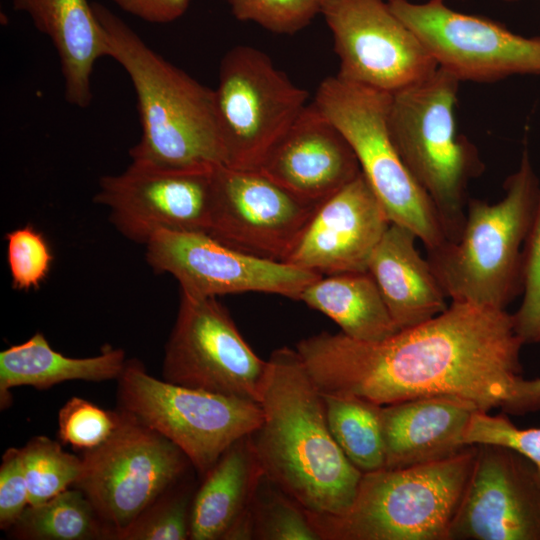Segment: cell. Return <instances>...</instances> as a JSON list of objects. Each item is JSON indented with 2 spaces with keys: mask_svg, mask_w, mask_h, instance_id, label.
<instances>
[{
  "mask_svg": "<svg viewBox=\"0 0 540 540\" xmlns=\"http://www.w3.org/2000/svg\"><path fill=\"white\" fill-rule=\"evenodd\" d=\"M317 207L257 170L220 165L207 233L244 253L285 262Z\"/></svg>",
  "mask_w": 540,
  "mask_h": 540,
  "instance_id": "cell-16",
  "label": "cell"
},
{
  "mask_svg": "<svg viewBox=\"0 0 540 540\" xmlns=\"http://www.w3.org/2000/svg\"><path fill=\"white\" fill-rule=\"evenodd\" d=\"M175 487L116 534L113 540L189 539L193 497L187 489L173 491Z\"/></svg>",
  "mask_w": 540,
  "mask_h": 540,
  "instance_id": "cell-30",
  "label": "cell"
},
{
  "mask_svg": "<svg viewBox=\"0 0 540 540\" xmlns=\"http://www.w3.org/2000/svg\"><path fill=\"white\" fill-rule=\"evenodd\" d=\"M215 168L174 169L131 161L123 172L100 178L94 202L108 208L122 236L143 245L159 230L207 233Z\"/></svg>",
  "mask_w": 540,
  "mask_h": 540,
  "instance_id": "cell-15",
  "label": "cell"
},
{
  "mask_svg": "<svg viewBox=\"0 0 540 540\" xmlns=\"http://www.w3.org/2000/svg\"><path fill=\"white\" fill-rule=\"evenodd\" d=\"M120 9L145 22L170 23L180 18L191 0H112Z\"/></svg>",
  "mask_w": 540,
  "mask_h": 540,
  "instance_id": "cell-37",
  "label": "cell"
},
{
  "mask_svg": "<svg viewBox=\"0 0 540 540\" xmlns=\"http://www.w3.org/2000/svg\"><path fill=\"white\" fill-rule=\"evenodd\" d=\"M390 223L360 173L318 205L285 262L322 276L365 272Z\"/></svg>",
  "mask_w": 540,
  "mask_h": 540,
  "instance_id": "cell-18",
  "label": "cell"
},
{
  "mask_svg": "<svg viewBox=\"0 0 540 540\" xmlns=\"http://www.w3.org/2000/svg\"><path fill=\"white\" fill-rule=\"evenodd\" d=\"M267 363L263 419L249 435L264 476L306 511L343 514L363 473L333 438L322 393L296 349L278 348Z\"/></svg>",
  "mask_w": 540,
  "mask_h": 540,
  "instance_id": "cell-2",
  "label": "cell"
},
{
  "mask_svg": "<svg viewBox=\"0 0 540 540\" xmlns=\"http://www.w3.org/2000/svg\"><path fill=\"white\" fill-rule=\"evenodd\" d=\"M5 239L12 287L17 290L38 288L47 277L53 261L45 238L32 226L26 225L8 232Z\"/></svg>",
  "mask_w": 540,
  "mask_h": 540,
  "instance_id": "cell-34",
  "label": "cell"
},
{
  "mask_svg": "<svg viewBox=\"0 0 540 540\" xmlns=\"http://www.w3.org/2000/svg\"><path fill=\"white\" fill-rule=\"evenodd\" d=\"M322 396L330 432L348 460L362 473L384 469L382 405L354 395Z\"/></svg>",
  "mask_w": 540,
  "mask_h": 540,
  "instance_id": "cell-26",
  "label": "cell"
},
{
  "mask_svg": "<svg viewBox=\"0 0 540 540\" xmlns=\"http://www.w3.org/2000/svg\"><path fill=\"white\" fill-rule=\"evenodd\" d=\"M308 96L261 50L238 45L226 52L214 89L226 165L257 170L308 105Z\"/></svg>",
  "mask_w": 540,
  "mask_h": 540,
  "instance_id": "cell-10",
  "label": "cell"
},
{
  "mask_svg": "<svg viewBox=\"0 0 540 540\" xmlns=\"http://www.w3.org/2000/svg\"><path fill=\"white\" fill-rule=\"evenodd\" d=\"M446 1V0H445Z\"/></svg>",
  "mask_w": 540,
  "mask_h": 540,
  "instance_id": "cell-41",
  "label": "cell"
},
{
  "mask_svg": "<svg viewBox=\"0 0 540 540\" xmlns=\"http://www.w3.org/2000/svg\"><path fill=\"white\" fill-rule=\"evenodd\" d=\"M504 1L514 2V1H519V0H504ZM539 1H540V0H539Z\"/></svg>",
  "mask_w": 540,
  "mask_h": 540,
  "instance_id": "cell-39",
  "label": "cell"
},
{
  "mask_svg": "<svg viewBox=\"0 0 540 540\" xmlns=\"http://www.w3.org/2000/svg\"><path fill=\"white\" fill-rule=\"evenodd\" d=\"M522 345L506 310L451 302L437 316L380 341L323 331L295 349L322 393L379 405L452 395L489 412L522 378Z\"/></svg>",
  "mask_w": 540,
  "mask_h": 540,
  "instance_id": "cell-1",
  "label": "cell"
},
{
  "mask_svg": "<svg viewBox=\"0 0 540 540\" xmlns=\"http://www.w3.org/2000/svg\"><path fill=\"white\" fill-rule=\"evenodd\" d=\"M29 505L20 448H8L0 466V529L10 530Z\"/></svg>",
  "mask_w": 540,
  "mask_h": 540,
  "instance_id": "cell-36",
  "label": "cell"
},
{
  "mask_svg": "<svg viewBox=\"0 0 540 540\" xmlns=\"http://www.w3.org/2000/svg\"><path fill=\"white\" fill-rule=\"evenodd\" d=\"M267 365L217 297L180 291L176 320L164 349L163 380L259 403Z\"/></svg>",
  "mask_w": 540,
  "mask_h": 540,
  "instance_id": "cell-11",
  "label": "cell"
},
{
  "mask_svg": "<svg viewBox=\"0 0 540 540\" xmlns=\"http://www.w3.org/2000/svg\"><path fill=\"white\" fill-rule=\"evenodd\" d=\"M29 491V505L43 503L75 484L83 468L82 458L66 452L59 442L35 436L20 448Z\"/></svg>",
  "mask_w": 540,
  "mask_h": 540,
  "instance_id": "cell-28",
  "label": "cell"
},
{
  "mask_svg": "<svg viewBox=\"0 0 540 540\" xmlns=\"http://www.w3.org/2000/svg\"><path fill=\"white\" fill-rule=\"evenodd\" d=\"M257 171L316 205L361 173L346 138L313 102L273 145Z\"/></svg>",
  "mask_w": 540,
  "mask_h": 540,
  "instance_id": "cell-19",
  "label": "cell"
},
{
  "mask_svg": "<svg viewBox=\"0 0 540 540\" xmlns=\"http://www.w3.org/2000/svg\"><path fill=\"white\" fill-rule=\"evenodd\" d=\"M448 540H540V473L520 453L479 444Z\"/></svg>",
  "mask_w": 540,
  "mask_h": 540,
  "instance_id": "cell-17",
  "label": "cell"
},
{
  "mask_svg": "<svg viewBox=\"0 0 540 540\" xmlns=\"http://www.w3.org/2000/svg\"><path fill=\"white\" fill-rule=\"evenodd\" d=\"M263 475L249 435L232 444L192 498L189 539L252 538L250 506Z\"/></svg>",
  "mask_w": 540,
  "mask_h": 540,
  "instance_id": "cell-21",
  "label": "cell"
},
{
  "mask_svg": "<svg viewBox=\"0 0 540 540\" xmlns=\"http://www.w3.org/2000/svg\"><path fill=\"white\" fill-rule=\"evenodd\" d=\"M325 0H226L240 21L253 22L278 34H294L304 29Z\"/></svg>",
  "mask_w": 540,
  "mask_h": 540,
  "instance_id": "cell-32",
  "label": "cell"
},
{
  "mask_svg": "<svg viewBox=\"0 0 540 540\" xmlns=\"http://www.w3.org/2000/svg\"><path fill=\"white\" fill-rule=\"evenodd\" d=\"M16 12L27 14L34 27L53 44L68 103L87 108L93 99L91 76L107 46L88 0H12Z\"/></svg>",
  "mask_w": 540,
  "mask_h": 540,
  "instance_id": "cell-23",
  "label": "cell"
},
{
  "mask_svg": "<svg viewBox=\"0 0 540 540\" xmlns=\"http://www.w3.org/2000/svg\"><path fill=\"white\" fill-rule=\"evenodd\" d=\"M417 239L411 230L390 223L367 269L399 330L423 323L449 306L429 261L416 248Z\"/></svg>",
  "mask_w": 540,
  "mask_h": 540,
  "instance_id": "cell-22",
  "label": "cell"
},
{
  "mask_svg": "<svg viewBox=\"0 0 540 540\" xmlns=\"http://www.w3.org/2000/svg\"><path fill=\"white\" fill-rule=\"evenodd\" d=\"M117 382L118 408L174 443L202 477L263 419L257 402L169 383L136 359Z\"/></svg>",
  "mask_w": 540,
  "mask_h": 540,
  "instance_id": "cell-8",
  "label": "cell"
},
{
  "mask_svg": "<svg viewBox=\"0 0 540 540\" xmlns=\"http://www.w3.org/2000/svg\"><path fill=\"white\" fill-rule=\"evenodd\" d=\"M299 301L356 340L380 341L399 330L368 271L321 276L306 286Z\"/></svg>",
  "mask_w": 540,
  "mask_h": 540,
  "instance_id": "cell-25",
  "label": "cell"
},
{
  "mask_svg": "<svg viewBox=\"0 0 540 540\" xmlns=\"http://www.w3.org/2000/svg\"><path fill=\"white\" fill-rule=\"evenodd\" d=\"M467 446L495 444L510 448L530 460L540 473V428H518L506 416L477 410L464 434Z\"/></svg>",
  "mask_w": 540,
  "mask_h": 540,
  "instance_id": "cell-35",
  "label": "cell"
},
{
  "mask_svg": "<svg viewBox=\"0 0 540 540\" xmlns=\"http://www.w3.org/2000/svg\"><path fill=\"white\" fill-rule=\"evenodd\" d=\"M438 66L460 82L492 83L540 74V35L523 36L491 19L462 13L445 0H388Z\"/></svg>",
  "mask_w": 540,
  "mask_h": 540,
  "instance_id": "cell-12",
  "label": "cell"
},
{
  "mask_svg": "<svg viewBox=\"0 0 540 540\" xmlns=\"http://www.w3.org/2000/svg\"><path fill=\"white\" fill-rule=\"evenodd\" d=\"M386 1H388V0H386Z\"/></svg>",
  "mask_w": 540,
  "mask_h": 540,
  "instance_id": "cell-40",
  "label": "cell"
},
{
  "mask_svg": "<svg viewBox=\"0 0 540 540\" xmlns=\"http://www.w3.org/2000/svg\"><path fill=\"white\" fill-rule=\"evenodd\" d=\"M119 411H108L74 396L58 413V437L74 449L88 451L104 443L118 424Z\"/></svg>",
  "mask_w": 540,
  "mask_h": 540,
  "instance_id": "cell-31",
  "label": "cell"
},
{
  "mask_svg": "<svg viewBox=\"0 0 540 540\" xmlns=\"http://www.w3.org/2000/svg\"><path fill=\"white\" fill-rule=\"evenodd\" d=\"M391 99L390 93L335 75L319 84L312 102L350 144L390 222L415 233L427 251L434 250L446 237L433 203L392 141L388 127Z\"/></svg>",
  "mask_w": 540,
  "mask_h": 540,
  "instance_id": "cell-7",
  "label": "cell"
},
{
  "mask_svg": "<svg viewBox=\"0 0 540 540\" xmlns=\"http://www.w3.org/2000/svg\"><path fill=\"white\" fill-rule=\"evenodd\" d=\"M505 413L525 414L540 410V377L519 379L510 397L500 407Z\"/></svg>",
  "mask_w": 540,
  "mask_h": 540,
  "instance_id": "cell-38",
  "label": "cell"
},
{
  "mask_svg": "<svg viewBox=\"0 0 540 540\" xmlns=\"http://www.w3.org/2000/svg\"><path fill=\"white\" fill-rule=\"evenodd\" d=\"M127 360L123 349L109 344L96 356L68 357L51 348L46 337L37 332L25 342L0 352L1 408L11 403L10 389L19 386L45 390L70 380H117Z\"/></svg>",
  "mask_w": 540,
  "mask_h": 540,
  "instance_id": "cell-24",
  "label": "cell"
},
{
  "mask_svg": "<svg viewBox=\"0 0 540 540\" xmlns=\"http://www.w3.org/2000/svg\"><path fill=\"white\" fill-rule=\"evenodd\" d=\"M250 523L252 539L320 540L306 510L264 475L250 506Z\"/></svg>",
  "mask_w": 540,
  "mask_h": 540,
  "instance_id": "cell-29",
  "label": "cell"
},
{
  "mask_svg": "<svg viewBox=\"0 0 540 540\" xmlns=\"http://www.w3.org/2000/svg\"><path fill=\"white\" fill-rule=\"evenodd\" d=\"M145 248L146 261L156 273L174 276L180 291L196 296L262 292L299 300L306 286L322 276L244 253L206 232L159 230Z\"/></svg>",
  "mask_w": 540,
  "mask_h": 540,
  "instance_id": "cell-14",
  "label": "cell"
},
{
  "mask_svg": "<svg viewBox=\"0 0 540 540\" xmlns=\"http://www.w3.org/2000/svg\"><path fill=\"white\" fill-rule=\"evenodd\" d=\"M92 6L107 56L126 71L137 96L142 133L129 151L131 160L174 169L226 165L214 90L152 50L107 7Z\"/></svg>",
  "mask_w": 540,
  "mask_h": 540,
  "instance_id": "cell-3",
  "label": "cell"
},
{
  "mask_svg": "<svg viewBox=\"0 0 540 540\" xmlns=\"http://www.w3.org/2000/svg\"><path fill=\"white\" fill-rule=\"evenodd\" d=\"M523 299L512 314L514 328L526 343L540 342V193L522 252Z\"/></svg>",
  "mask_w": 540,
  "mask_h": 540,
  "instance_id": "cell-33",
  "label": "cell"
},
{
  "mask_svg": "<svg viewBox=\"0 0 540 540\" xmlns=\"http://www.w3.org/2000/svg\"><path fill=\"white\" fill-rule=\"evenodd\" d=\"M460 83L438 67L424 80L392 94L388 114L392 141L433 203L446 242L460 236L468 184L484 170L479 150L457 128Z\"/></svg>",
  "mask_w": 540,
  "mask_h": 540,
  "instance_id": "cell-6",
  "label": "cell"
},
{
  "mask_svg": "<svg viewBox=\"0 0 540 540\" xmlns=\"http://www.w3.org/2000/svg\"><path fill=\"white\" fill-rule=\"evenodd\" d=\"M10 531L14 538L26 540L109 539L108 528L76 487L43 503L28 505Z\"/></svg>",
  "mask_w": 540,
  "mask_h": 540,
  "instance_id": "cell-27",
  "label": "cell"
},
{
  "mask_svg": "<svg viewBox=\"0 0 540 540\" xmlns=\"http://www.w3.org/2000/svg\"><path fill=\"white\" fill-rule=\"evenodd\" d=\"M477 410L473 402L452 395L382 405L385 468L422 465L458 454L468 447L464 434Z\"/></svg>",
  "mask_w": 540,
  "mask_h": 540,
  "instance_id": "cell-20",
  "label": "cell"
},
{
  "mask_svg": "<svg viewBox=\"0 0 540 540\" xmlns=\"http://www.w3.org/2000/svg\"><path fill=\"white\" fill-rule=\"evenodd\" d=\"M321 15L339 58L336 75L344 80L395 94L439 67L386 0H325Z\"/></svg>",
  "mask_w": 540,
  "mask_h": 540,
  "instance_id": "cell-13",
  "label": "cell"
},
{
  "mask_svg": "<svg viewBox=\"0 0 540 540\" xmlns=\"http://www.w3.org/2000/svg\"><path fill=\"white\" fill-rule=\"evenodd\" d=\"M118 411L111 436L83 452L82 472L72 486L91 502L109 530V539L175 487L191 466L174 443Z\"/></svg>",
  "mask_w": 540,
  "mask_h": 540,
  "instance_id": "cell-9",
  "label": "cell"
},
{
  "mask_svg": "<svg viewBox=\"0 0 540 540\" xmlns=\"http://www.w3.org/2000/svg\"><path fill=\"white\" fill-rule=\"evenodd\" d=\"M496 203L469 199L458 239L427 251L451 302L505 310L522 291V252L535 213L540 184L528 149Z\"/></svg>",
  "mask_w": 540,
  "mask_h": 540,
  "instance_id": "cell-4",
  "label": "cell"
},
{
  "mask_svg": "<svg viewBox=\"0 0 540 540\" xmlns=\"http://www.w3.org/2000/svg\"><path fill=\"white\" fill-rule=\"evenodd\" d=\"M476 446L422 465L363 473L350 508L306 511L320 540H448Z\"/></svg>",
  "mask_w": 540,
  "mask_h": 540,
  "instance_id": "cell-5",
  "label": "cell"
}]
</instances>
